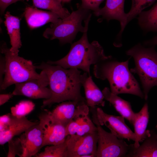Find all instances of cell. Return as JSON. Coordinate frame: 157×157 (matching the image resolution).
<instances>
[{
	"label": "cell",
	"mask_w": 157,
	"mask_h": 157,
	"mask_svg": "<svg viewBox=\"0 0 157 157\" xmlns=\"http://www.w3.org/2000/svg\"><path fill=\"white\" fill-rule=\"evenodd\" d=\"M35 67L47 74L52 93L50 99L43 100L41 108L67 101L86 102L81 94V88L83 81L89 76L87 72L81 74L77 69H65L44 62Z\"/></svg>",
	"instance_id": "6da1fadb"
},
{
	"label": "cell",
	"mask_w": 157,
	"mask_h": 157,
	"mask_svg": "<svg viewBox=\"0 0 157 157\" xmlns=\"http://www.w3.org/2000/svg\"><path fill=\"white\" fill-rule=\"evenodd\" d=\"M129 60L119 62L111 56L94 65V76L108 81L111 92L117 95L129 94L144 98L139 83L128 67Z\"/></svg>",
	"instance_id": "7a4b0ae2"
},
{
	"label": "cell",
	"mask_w": 157,
	"mask_h": 157,
	"mask_svg": "<svg viewBox=\"0 0 157 157\" xmlns=\"http://www.w3.org/2000/svg\"><path fill=\"white\" fill-rule=\"evenodd\" d=\"M87 31L83 33L81 38L71 45L70 50L65 57L56 61H48L47 63L58 65L65 69H81L90 76V67L111 56L105 55L102 47L99 42L94 41L90 43Z\"/></svg>",
	"instance_id": "3957f363"
},
{
	"label": "cell",
	"mask_w": 157,
	"mask_h": 157,
	"mask_svg": "<svg viewBox=\"0 0 157 157\" xmlns=\"http://www.w3.org/2000/svg\"><path fill=\"white\" fill-rule=\"evenodd\" d=\"M1 52L4 55L5 61L4 77L0 85L1 90L13 84L33 79H38L49 84L48 76L42 71L40 74L36 71V67L31 61L18 55L12 54L5 43L1 47Z\"/></svg>",
	"instance_id": "277c9868"
},
{
	"label": "cell",
	"mask_w": 157,
	"mask_h": 157,
	"mask_svg": "<svg viewBox=\"0 0 157 157\" xmlns=\"http://www.w3.org/2000/svg\"><path fill=\"white\" fill-rule=\"evenodd\" d=\"M91 16L90 10L78 5L77 9L67 17L51 24L44 31L43 36L50 40L58 39L62 44H71L79 32L84 33L88 30Z\"/></svg>",
	"instance_id": "5b68a950"
},
{
	"label": "cell",
	"mask_w": 157,
	"mask_h": 157,
	"mask_svg": "<svg viewBox=\"0 0 157 157\" xmlns=\"http://www.w3.org/2000/svg\"><path fill=\"white\" fill-rule=\"evenodd\" d=\"M126 54L134 59L135 67L130 71L139 76L146 100L151 89L157 86V52L153 47L145 48L138 44L127 51Z\"/></svg>",
	"instance_id": "8992f818"
},
{
	"label": "cell",
	"mask_w": 157,
	"mask_h": 157,
	"mask_svg": "<svg viewBox=\"0 0 157 157\" xmlns=\"http://www.w3.org/2000/svg\"><path fill=\"white\" fill-rule=\"evenodd\" d=\"M93 112L92 120L97 127L98 135L96 157H126L130 145L123 139L105 130L98 121L96 110Z\"/></svg>",
	"instance_id": "52a82bcc"
},
{
	"label": "cell",
	"mask_w": 157,
	"mask_h": 157,
	"mask_svg": "<svg viewBox=\"0 0 157 157\" xmlns=\"http://www.w3.org/2000/svg\"><path fill=\"white\" fill-rule=\"evenodd\" d=\"M89 107L86 102L67 101L62 102L52 111L47 112L52 122L66 127L75 118L81 115L88 114Z\"/></svg>",
	"instance_id": "ba28073f"
},
{
	"label": "cell",
	"mask_w": 157,
	"mask_h": 157,
	"mask_svg": "<svg viewBox=\"0 0 157 157\" xmlns=\"http://www.w3.org/2000/svg\"><path fill=\"white\" fill-rule=\"evenodd\" d=\"M98 141L97 131L83 135H67V157H82L89 154L96 157Z\"/></svg>",
	"instance_id": "9c48e42d"
},
{
	"label": "cell",
	"mask_w": 157,
	"mask_h": 157,
	"mask_svg": "<svg viewBox=\"0 0 157 157\" xmlns=\"http://www.w3.org/2000/svg\"><path fill=\"white\" fill-rule=\"evenodd\" d=\"M96 115L99 124L107 127L117 138L135 141V134L125 123L124 117L108 114L99 107L96 109Z\"/></svg>",
	"instance_id": "30bf717a"
},
{
	"label": "cell",
	"mask_w": 157,
	"mask_h": 157,
	"mask_svg": "<svg viewBox=\"0 0 157 157\" xmlns=\"http://www.w3.org/2000/svg\"><path fill=\"white\" fill-rule=\"evenodd\" d=\"M39 118L43 130L42 147L58 144L65 141L67 136L65 126L52 122L49 117L47 111L40 114Z\"/></svg>",
	"instance_id": "8fae6325"
},
{
	"label": "cell",
	"mask_w": 157,
	"mask_h": 157,
	"mask_svg": "<svg viewBox=\"0 0 157 157\" xmlns=\"http://www.w3.org/2000/svg\"><path fill=\"white\" fill-rule=\"evenodd\" d=\"M43 138V129L40 122L26 130L19 137L23 148L22 157L35 156L42 147Z\"/></svg>",
	"instance_id": "7c38bea8"
},
{
	"label": "cell",
	"mask_w": 157,
	"mask_h": 157,
	"mask_svg": "<svg viewBox=\"0 0 157 157\" xmlns=\"http://www.w3.org/2000/svg\"><path fill=\"white\" fill-rule=\"evenodd\" d=\"M48 83L38 79H33L15 84L13 92L14 95H23L34 99H47L52 96Z\"/></svg>",
	"instance_id": "4fadbf2b"
},
{
	"label": "cell",
	"mask_w": 157,
	"mask_h": 157,
	"mask_svg": "<svg viewBox=\"0 0 157 157\" xmlns=\"http://www.w3.org/2000/svg\"><path fill=\"white\" fill-rule=\"evenodd\" d=\"M125 0H106L105 5L94 13L95 15L101 16L108 20L115 19L120 22L121 34L128 23L127 14L124 11Z\"/></svg>",
	"instance_id": "5bb4252c"
},
{
	"label": "cell",
	"mask_w": 157,
	"mask_h": 157,
	"mask_svg": "<svg viewBox=\"0 0 157 157\" xmlns=\"http://www.w3.org/2000/svg\"><path fill=\"white\" fill-rule=\"evenodd\" d=\"M24 15L28 26L31 29L49 22L56 23L61 19L58 15L53 12L40 10L33 6L27 7L25 9Z\"/></svg>",
	"instance_id": "9a60e30c"
},
{
	"label": "cell",
	"mask_w": 157,
	"mask_h": 157,
	"mask_svg": "<svg viewBox=\"0 0 157 157\" xmlns=\"http://www.w3.org/2000/svg\"><path fill=\"white\" fill-rule=\"evenodd\" d=\"M39 123V121L33 122L29 120L25 116L18 117L11 113L9 124L4 130L0 131V145L4 144L15 136L24 132L31 126Z\"/></svg>",
	"instance_id": "2e32d148"
},
{
	"label": "cell",
	"mask_w": 157,
	"mask_h": 157,
	"mask_svg": "<svg viewBox=\"0 0 157 157\" xmlns=\"http://www.w3.org/2000/svg\"><path fill=\"white\" fill-rule=\"evenodd\" d=\"M149 118L148 104L146 103L139 112L135 113L133 125L135 139L134 143L131 144L133 147H139L140 143L142 142L149 134L150 131L147 130Z\"/></svg>",
	"instance_id": "e0dca14e"
},
{
	"label": "cell",
	"mask_w": 157,
	"mask_h": 157,
	"mask_svg": "<svg viewBox=\"0 0 157 157\" xmlns=\"http://www.w3.org/2000/svg\"><path fill=\"white\" fill-rule=\"evenodd\" d=\"M4 24L6 28L11 45L10 48L11 53L18 55L19 49L22 45L20 32V20L16 16L12 15L9 11L5 15Z\"/></svg>",
	"instance_id": "ac0fdd59"
},
{
	"label": "cell",
	"mask_w": 157,
	"mask_h": 157,
	"mask_svg": "<svg viewBox=\"0 0 157 157\" xmlns=\"http://www.w3.org/2000/svg\"><path fill=\"white\" fill-rule=\"evenodd\" d=\"M126 157H157V133L150 131L149 134L138 148L129 145Z\"/></svg>",
	"instance_id": "d6986e66"
},
{
	"label": "cell",
	"mask_w": 157,
	"mask_h": 157,
	"mask_svg": "<svg viewBox=\"0 0 157 157\" xmlns=\"http://www.w3.org/2000/svg\"><path fill=\"white\" fill-rule=\"evenodd\" d=\"M66 130L67 136L83 135L97 131V128L88 114H83L72 119L66 126Z\"/></svg>",
	"instance_id": "ffe728a7"
},
{
	"label": "cell",
	"mask_w": 157,
	"mask_h": 157,
	"mask_svg": "<svg viewBox=\"0 0 157 157\" xmlns=\"http://www.w3.org/2000/svg\"><path fill=\"white\" fill-rule=\"evenodd\" d=\"M102 92L104 99L109 101L121 116L133 125L135 113L133 110L130 103L112 93L108 87L105 88Z\"/></svg>",
	"instance_id": "44dd1931"
},
{
	"label": "cell",
	"mask_w": 157,
	"mask_h": 157,
	"mask_svg": "<svg viewBox=\"0 0 157 157\" xmlns=\"http://www.w3.org/2000/svg\"><path fill=\"white\" fill-rule=\"evenodd\" d=\"M82 86L84 89L86 103L88 107L94 108L96 106H104L105 99L102 91L94 82L91 75L84 80Z\"/></svg>",
	"instance_id": "7402d4cb"
},
{
	"label": "cell",
	"mask_w": 157,
	"mask_h": 157,
	"mask_svg": "<svg viewBox=\"0 0 157 157\" xmlns=\"http://www.w3.org/2000/svg\"><path fill=\"white\" fill-rule=\"evenodd\" d=\"M33 6L46 9L58 15L61 19L67 17L70 14L67 9L63 8L62 0H32Z\"/></svg>",
	"instance_id": "603a6c76"
},
{
	"label": "cell",
	"mask_w": 157,
	"mask_h": 157,
	"mask_svg": "<svg viewBox=\"0 0 157 157\" xmlns=\"http://www.w3.org/2000/svg\"><path fill=\"white\" fill-rule=\"evenodd\" d=\"M138 19L142 27L157 31V3L149 10L142 12L139 14Z\"/></svg>",
	"instance_id": "cb8c5ba5"
},
{
	"label": "cell",
	"mask_w": 157,
	"mask_h": 157,
	"mask_svg": "<svg viewBox=\"0 0 157 157\" xmlns=\"http://www.w3.org/2000/svg\"><path fill=\"white\" fill-rule=\"evenodd\" d=\"M67 137L60 144L47 146L44 151L37 154L36 157H67Z\"/></svg>",
	"instance_id": "d4e9b609"
},
{
	"label": "cell",
	"mask_w": 157,
	"mask_h": 157,
	"mask_svg": "<svg viewBox=\"0 0 157 157\" xmlns=\"http://www.w3.org/2000/svg\"><path fill=\"white\" fill-rule=\"evenodd\" d=\"M35 106V104L32 101H22L11 108V113L15 116L22 117L31 112L34 109Z\"/></svg>",
	"instance_id": "484cf974"
},
{
	"label": "cell",
	"mask_w": 157,
	"mask_h": 157,
	"mask_svg": "<svg viewBox=\"0 0 157 157\" xmlns=\"http://www.w3.org/2000/svg\"><path fill=\"white\" fill-rule=\"evenodd\" d=\"M156 0H132V6L127 14L128 23L139 14L145 8L152 4Z\"/></svg>",
	"instance_id": "4316f807"
},
{
	"label": "cell",
	"mask_w": 157,
	"mask_h": 157,
	"mask_svg": "<svg viewBox=\"0 0 157 157\" xmlns=\"http://www.w3.org/2000/svg\"><path fill=\"white\" fill-rule=\"evenodd\" d=\"M8 157H14L16 155L22 157L23 148L19 138L12 139L8 142Z\"/></svg>",
	"instance_id": "83f0119b"
},
{
	"label": "cell",
	"mask_w": 157,
	"mask_h": 157,
	"mask_svg": "<svg viewBox=\"0 0 157 157\" xmlns=\"http://www.w3.org/2000/svg\"><path fill=\"white\" fill-rule=\"evenodd\" d=\"M81 6L83 8L95 12L99 10V6L104 0H81Z\"/></svg>",
	"instance_id": "f1b7e54d"
},
{
	"label": "cell",
	"mask_w": 157,
	"mask_h": 157,
	"mask_svg": "<svg viewBox=\"0 0 157 157\" xmlns=\"http://www.w3.org/2000/svg\"><path fill=\"white\" fill-rule=\"evenodd\" d=\"M11 113L6 114L0 117V131L4 130L9 124L11 119Z\"/></svg>",
	"instance_id": "f546056e"
},
{
	"label": "cell",
	"mask_w": 157,
	"mask_h": 157,
	"mask_svg": "<svg viewBox=\"0 0 157 157\" xmlns=\"http://www.w3.org/2000/svg\"><path fill=\"white\" fill-rule=\"evenodd\" d=\"M22 0H0V9L1 14L4 13L6 8L11 4Z\"/></svg>",
	"instance_id": "4dcf8cb0"
},
{
	"label": "cell",
	"mask_w": 157,
	"mask_h": 157,
	"mask_svg": "<svg viewBox=\"0 0 157 157\" xmlns=\"http://www.w3.org/2000/svg\"><path fill=\"white\" fill-rule=\"evenodd\" d=\"M14 95L13 93L11 94H1L0 95V106L8 101Z\"/></svg>",
	"instance_id": "1f68e13d"
},
{
	"label": "cell",
	"mask_w": 157,
	"mask_h": 157,
	"mask_svg": "<svg viewBox=\"0 0 157 157\" xmlns=\"http://www.w3.org/2000/svg\"><path fill=\"white\" fill-rule=\"evenodd\" d=\"M5 58L3 60L1 59L0 62V85L3 81V75L5 74Z\"/></svg>",
	"instance_id": "d6a6232c"
},
{
	"label": "cell",
	"mask_w": 157,
	"mask_h": 157,
	"mask_svg": "<svg viewBox=\"0 0 157 157\" xmlns=\"http://www.w3.org/2000/svg\"><path fill=\"white\" fill-rule=\"evenodd\" d=\"M145 44L148 45H157V36L155 37L152 40L147 41L146 42Z\"/></svg>",
	"instance_id": "836d02e7"
},
{
	"label": "cell",
	"mask_w": 157,
	"mask_h": 157,
	"mask_svg": "<svg viewBox=\"0 0 157 157\" xmlns=\"http://www.w3.org/2000/svg\"><path fill=\"white\" fill-rule=\"evenodd\" d=\"M71 0H62V2L63 3H68L70 2Z\"/></svg>",
	"instance_id": "e575fe53"
},
{
	"label": "cell",
	"mask_w": 157,
	"mask_h": 157,
	"mask_svg": "<svg viewBox=\"0 0 157 157\" xmlns=\"http://www.w3.org/2000/svg\"><path fill=\"white\" fill-rule=\"evenodd\" d=\"M156 130H157V124L156 126Z\"/></svg>",
	"instance_id": "d590c367"
},
{
	"label": "cell",
	"mask_w": 157,
	"mask_h": 157,
	"mask_svg": "<svg viewBox=\"0 0 157 157\" xmlns=\"http://www.w3.org/2000/svg\"><path fill=\"white\" fill-rule=\"evenodd\" d=\"M22 1H24V0H26V1H29V0H22Z\"/></svg>",
	"instance_id": "8d00e7d4"
}]
</instances>
